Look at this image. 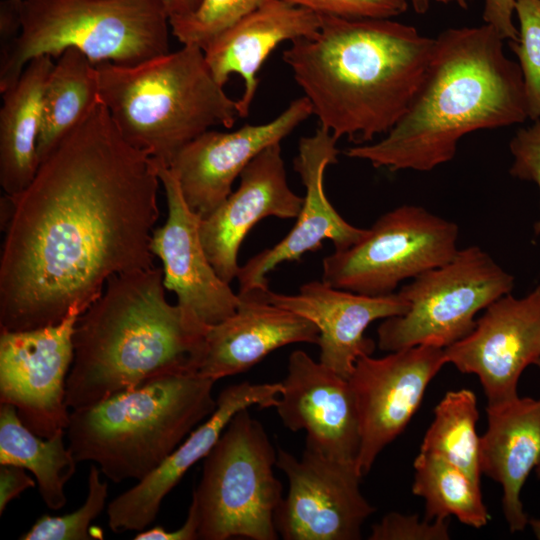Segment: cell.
I'll list each match as a JSON object with an SVG mask.
<instances>
[{"instance_id":"1","label":"cell","mask_w":540,"mask_h":540,"mask_svg":"<svg viewBox=\"0 0 540 540\" xmlns=\"http://www.w3.org/2000/svg\"><path fill=\"white\" fill-rule=\"evenodd\" d=\"M160 183L99 96L31 183L2 198L0 330L56 325L82 314L111 276L154 267Z\"/></svg>"},{"instance_id":"2","label":"cell","mask_w":540,"mask_h":540,"mask_svg":"<svg viewBox=\"0 0 540 540\" xmlns=\"http://www.w3.org/2000/svg\"><path fill=\"white\" fill-rule=\"evenodd\" d=\"M503 40L487 24L441 32L405 114L380 140L344 154L392 172H427L451 161L463 136L523 123V78Z\"/></svg>"},{"instance_id":"3","label":"cell","mask_w":540,"mask_h":540,"mask_svg":"<svg viewBox=\"0 0 540 540\" xmlns=\"http://www.w3.org/2000/svg\"><path fill=\"white\" fill-rule=\"evenodd\" d=\"M322 16L283 60L320 126L337 140L369 143L409 108L428 68L434 38L392 18Z\"/></svg>"},{"instance_id":"4","label":"cell","mask_w":540,"mask_h":540,"mask_svg":"<svg viewBox=\"0 0 540 540\" xmlns=\"http://www.w3.org/2000/svg\"><path fill=\"white\" fill-rule=\"evenodd\" d=\"M163 269L111 276L76 320L66 404L90 407L167 375L198 374L202 329L165 295Z\"/></svg>"},{"instance_id":"5","label":"cell","mask_w":540,"mask_h":540,"mask_svg":"<svg viewBox=\"0 0 540 540\" xmlns=\"http://www.w3.org/2000/svg\"><path fill=\"white\" fill-rule=\"evenodd\" d=\"M96 68L99 96L115 126L157 166L170 167L196 137L213 126L229 129L239 118L237 100L214 79L199 46Z\"/></svg>"},{"instance_id":"6","label":"cell","mask_w":540,"mask_h":540,"mask_svg":"<svg viewBox=\"0 0 540 540\" xmlns=\"http://www.w3.org/2000/svg\"><path fill=\"white\" fill-rule=\"evenodd\" d=\"M216 381L167 375L72 410L66 428L76 461H92L113 483L141 481L157 469L216 409Z\"/></svg>"},{"instance_id":"7","label":"cell","mask_w":540,"mask_h":540,"mask_svg":"<svg viewBox=\"0 0 540 540\" xmlns=\"http://www.w3.org/2000/svg\"><path fill=\"white\" fill-rule=\"evenodd\" d=\"M18 20V34L2 52L0 92L32 59L68 48L95 65H132L170 51L161 0H23Z\"/></svg>"},{"instance_id":"8","label":"cell","mask_w":540,"mask_h":540,"mask_svg":"<svg viewBox=\"0 0 540 540\" xmlns=\"http://www.w3.org/2000/svg\"><path fill=\"white\" fill-rule=\"evenodd\" d=\"M247 409L237 412L204 458L191 506L198 539L276 540L275 512L283 487L275 477L277 450Z\"/></svg>"},{"instance_id":"9","label":"cell","mask_w":540,"mask_h":540,"mask_svg":"<svg viewBox=\"0 0 540 540\" xmlns=\"http://www.w3.org/2000/svg\"><path fill=\"white\" fill-rule=\"evenodd\" d=\"M514 277L479 246L459 249L446 264L400 289L409 307L383 320L378 346L393 352L417 345L446 348L475 327L476 314L511 293Z\"/></svg>"},{"instance_id":"10","label":"cell","mask_w":540,"mask_h":540,"mask_svg":"<svg viewBox=\"0 0 540 540\" xmlns=\"http://www.w3.org/2000/svg\"><path fill=\"white\" fill-rule=\"evenodd\" d=\"M459 228L417 205L381 215L351 247L323 259L322 281L377 296L393 293L408 278L448 263L457 253Z\"/></svg>"},{"instance_id":"11","label":"cell","mask_w":540,"mask_h":540,"mask_svg":"<svg viewBox=\"0 0 540 540\" xmlns=\"http://www.w3.org/2000/svg\"><path fill=\"white\" fill-rule=\"evenodd\" d=\"M79 315L74 311L38 329L0 330V403L16 407L24 425L42 438L66 431L69 424L66 381Z\"/></svg>"},{"instance_id":"12","label":"cell","mask_w":540,"mask_h":540,"mask_svg":"<svg viewBox=\"0 0 540 540\" xmlns=\"http://www.w3.org/2000/svg\"><path fill=\"white\" fill-rule=\"evenodd\" d=\"M278 467L287 477V496L274 517L285 540H357L375 508L360 490L356 465L326 458L305 448L300 459L277 449Z\"/></svg>"},{"instance_id":"13","label":"cell","mask_w":540,"mask_h":540,"mask_svg":"<svg viewBox=\"0 0 540 540\" xmlns=\"http://www.w3.org/2000/svg\"><path fill=\"white\" fill-rule=\"evenodd\" d=\"M447 363L444 348L417 345L380 358L360 357L348 378L360 429L356 467L367 474L380 452L405 429L427 386Z\"/></svg>"},{"instance_id":"14","label":"cell","mask_w":540,"mask_h":540,"mask_svg":"<svg viewBox=\"0 0 540 540\" xmlns=\"http://www.w3.org/2000/svg\"><path fill=\"white\" fill-rule=\"evenodd\" d=\"M444 352L447 363L478 377L487 405L519 396L522 372L540 359V285L524 297L509 293L495 300Z\"/></svg>"},{"instance_id":"15","label":"cell","mask_w":540,"mask_h":540,"mask_svg":"<svg viewBox=\"0 0 540 540\" xmlns=\"http://www.w3.org/2000/svg\"><path fill=\"white\" fill-rule=\"evenodd\" d=\"M168 217L152 234V251L162 262L163 283L177 296L186 319L202 329L232 316L239 296L209 261L199 232L201 216L187 205L169 167L158 166Z\"/></svg>"},{"instance_id":"16","label":"cell","mask_w":540,"mask_h":540,"mask_svg":"<svg viewBox=\"0 0 540 540\" xmlns=\"http://www.w3.org/2000/svg\"><path fill=\"white\" fill-rule=\"evenodd\" d=\"M312 115L309 100H293L274 119L234 131L208 130L188 143L169 167L190 209L206 217L232 192L245 167L267 147L281 143Z\"/></svg>"},{"instance_id":"17","label":"cell","mask_w":540,"mask_h":540,"mask_svg":"<svg viewBox=\"0 0 540 540\" xmlns=\"http://www.w3.org/2000/svg\"><path fill=\"white\" fill-rule=\"evenodd\" d=\"M274 407L284 426L306 432V447L326 458L356 465L359 419L348 379L302 350L288 359L287 374Z\"/></svg>"},{"instance_id":"18","label":"cell","mask_w":540,"mask_h":540,"mask_svg":"<svg viewBox=\"0 0 540 540\" xmlns=\"http://www.w3.org/2000/svg\"><path fill=\"white\" fill-rule=\"evenodd\" d=\"M337 139L319 126L313 135L302 137L294 170L305 187V196L297 221L291 231L273 247L267 248L240 266L237 279L239 292L267 288V274L279 264L300 261L310 251L330 240L334 251L345 250L357 243L367 229L347 222L328 200L324 189L326 168L337 163Z\"/></svg>"},{"instance_id":"19","label":"cell","mask_w":540,"mask_h":540,"mask_svg":"<svg viewBox=\"0 0 540 540\" xmlns=\"http://www.w3.org/2000/svg\"><path fill=\"white\" fill-rule=\"evenodd\" d=\"M303 201L288 184L280 143L259 153L240 174L237 190L200 221L205 253L220 278L230 284L237 277L239 248L256 223L297 218Z\"/></svg>"},{"instance_id":"20","label":"cell","mask_w":540,"mask_h":540,"mask_svg":"<svg viewBox=\"0 0 540 540\" xmlns=\"http://www.w3.org/2000/svg\"><path fill=\"white\" fill-rule=\"evenodd\" d=\"M281 390V382L245 381L224 388L214 412L157 469L109 503V528L115 533L144 530L156 518L165 496L192 465L207 456L233 416L254 405L275 407Z\"/></svg>"},{"instance_id":"21","label":"cell","mask_w":540,"mask_h":540,"mask_svg":"<svg viewBox=\"0 0 540 540\" xmlns=\"http://www.w3.org/2000/svg\"><path fill=\"white\" fill-rule=\"evenodd\" d=\"M267 299L313 322L319 329V362L348 379L355 363L371 355L374 342L364 336L375 320L404 314L409 304L400 292L386 295H365L325 282L303 284L295 294H282L266 289Z\"/></svg>"},{"instance_id":"22","label":"cell","mask_w":540,"mask_h":540,"mask_svg":"<svg viewBox=\"0 0 540 540\" xmlns=\"http://www.w3.org/2000/svg\"><path fill=\"white\" fill-rule=\"evenodd\" d=\"M268 288L238 292L236 312L207 328L199 375L217 381L247 371L280 347L318 344L317 326L271 303L265 295Z\"/></svg>"},{"instance_id":"23","label":"cell","mask_w":540,"mask_h":540,"mask_svg":"<svg viewBox=\"0 0 540 540\" xmlns=\"http://www.w3.org/2000/svg\"><path fill=\"white\" fill-rule=\"evenodd\" d=\"M322 16L285 0H270L215 36L204 48L206 63L214 79L224 87L238 74L244 90L237 100L244 118L254 101L257 73L272 51L285 41L314 35Z\"/></svg>"},{"instance_id":"24","label":"cell","mask_w":540,"mask_h":540,"mask_svg":"<svg viewBox=\"0 0 540 540\" xmlns=\"http://www.w3.org/2000/svg\"><path fill=\"white\" fill-rule=\"evenodd\" d=\"M487 428L480 436L481 473L502 487V510L512 533L529 523L521 491L540 466V398L519 397L487 405Z\"/></svg>"},{"instance_id":"25","label":"cell","mask_w":540,"mask_h":540,"mask_svg":"<svg viewBox=\"0 0 540 540\" xmlns=\"http://www.w3.org/2000/svg\"><path fill=\"white\" fill-rule=\"evenodd\" d=\"M52 58L32 59L17 81L1 92L0 185L10 197L31 183L39 167L37 144L45 87L55 63Z\"/></svg>"},{"instance_id":"26","label":"cell","mask_w":540,"mask_h":540,"mask_svg":"<svg viewBox=\"0 0 540 540\" xmlns=\"http://www.w3.org/2000/svg\"><path fill=\"white\" fill-rule=\"evenodd\" d=\"M59 432L42 438L28 429L13 405L0 406V465L28 469L36 477L45 505L59 510L66 504L65 484L76 472L77 461Z\"/></svg>"},{"instance_id":"27","label":"cell","mask_w":540,"mask_h":540,"mask_svg":"<svg viewBox=\"0 0 540 540\" xmlns=\"http://www.w3.org/2000/svg\"><path fill=\"white\" fill-rule=\"evenodd\" d=\"M98 98L96 65L76 48L66 49L54 63L45 87L37 144L39 164L79 124Z\"/></svg>"},{"instance_id":"28","label":"cell","mask_w":540,"mask_h":540,"mask_svg":"<svg viewBox=\"0 0 540 540\" xmlns=\"http://www.w3.org/2000/svg\"><path fill=\"white\" fill-rule=\"evenodd\" d=\"M412 492L425 501V517L447 519L479 529L490 516L483 502L480 485L445 459L421 452L414 460Z\"/></svg>"},{"instance_id":"29","label":"cell","mask_w":540,"mask_h":540,"mask_svg":"<svg viewBox=\"0 0 540 540\" xmlns=\"http://www.w3.org/2000/svg\"><path fill=\"white\" fill-rule=\"evenodd\" d=\"M478 418L473 391L447 392L434 409V418L424 435L420 451L445 459L480 485Z\"/></svg>"},{"instance_id":"30","label":"cell","mask_w":540,"mask_h":540,"mask_svg":"<svg viewBox=\"0 0 540 540\" xmlns=\"http://www.w3.org/2000/svg\"><path fill=\"white\" fill-rule=\"evenodd\" d=\"M101 471L92 464L88 475V494L81 507L62 516H41L21 540H89L91 522L103 511L108 497V483L100 479Z\"/></svg>"},{"instance_id":"31","label":"cell","mask_w":540,"mask_h":540,"mask_svg":"<svg viewBox=\"0 0 540 540\" xmlns=\"http://www.w3.org/2000/svg\"><path fill=\"white\" fill-rule=\"evenodd\" d=\"M270 0H202L189 16L170 20L173 36L182 45L204 48L215 36Z\"/></svg>"},{"instance_id":"32","label":"cell","mask_w":540,"mask_h":540,"mask_svg":"<svg viewBox=\"0 0 540 540\" xmlns=\"http://www.w3.org/2000/svg\"><path fill=\"white\" fill-rule=\"evenodd\" d=\"M517 41H509L517 56L528 119L540 120V0H516Z\"/></svg>"},{"instance_id":"33","label":"cell","mask_w":540,"mask_h":540,"mask_svg":"<svg viewBox=\"0 0 540 540\" xmlns=\"http://www.w3.org/2000/svg\"><path fill=\"white\" fill-rule=\"evenodd\" d=\"M450 518L421 520L418 515L387 513L371 528L369 540H447Z\"/></svg>"},{"instance_id":"34","label":"cell","mask_w":540,"mask_h":540,"mask_svg":"<svg viewBox=\"0 0 540 540\" xmlns=\"http://www.w3.org/2000/svg\"><path fill=\"white\" fill-rule=\"evenodd\" d=\"M319 15L349 19L393 18L406 12L407 0H285Z\"/></svg>"},{"instance_id":"35","label":"cell","mask_w":540,"mask_h":540,"mask_svg":"<svg viewBox=\"0 0 540 540\" xmlns=\"http://www.w3.org/2000/svg\"><path fill=\"white\" fill-rule=\"evenodd\" d=\"M514 158L509 170L513 177L534 182L540 192V120L520 128L509 143ZM540 232V221L536 226Z\"/></svg>"},{"instance_id":"36","label":"cell","mask_w":540,"mask_h":540,"mask_svg":"<svg viewBox=\"0 0 540 540\" xmlns=\"http://www.w3.org/2000/svg\"><path fill=\"white\" fill-rule=\"evenodd\" d=\"M516 0H484L483 20L508 41H517L518 29L513 22Z\"/></svg>"},{"instance_id":"37","label":"cell","mask_w":540,"mask_h":540,"mask_svg":"<svg viewBox=\"0 0 540 540\" xmlns=\"http://www.w3.org/2000/svg\"><path fill=\"white\" fill-rule=\"evenodd\" d=\"M35 481L25 468L16 465H0V514L10 501L19 497L26 489L33 488Z\"/></svg>"},{"instance_id":"38","label":"cell","mask_w":540,"mask_h":540,"mask_svg":"<svg viewBox=\"0 0 540 540\" xmlns=\"http://www.w3.org/2000/svg\"><path fill=\"white\" fill-rule=\"evenodd\" d=\"M135 540H196L198 539V520L194 508L190 505L187 519L184 524L174 531H167L161 526H156L139 532Z\"/></svg>"},{"instance_id":"39","label":"cell","mask_w":540,"mask_h":540,"mask_svg":"<svg viewBox=\"0 0 540 540\" xmlns=\"http://www.w3.org/2000/svg\"><path fill=\"white\" fill-rule=\"evenodd\" d=\"M170 20L189 16L200 6L202 0H161Z\"/></svg>"},{"instance_id":"40","label":"cell","mask_w":540,"mask_h":540,"mask_svg":"<svg viewBox=\"0 0 540 540\" xmlns=\"http://www.w3.org/2000/svg\"><path fill=\"white\" fill-rule=\"evenodd\" d=\"M408 3L412 6L413 10L418 14H425L429 7L431 0H407ZM436 2L448 5L455 4L461 9H468L472 0H434Z\"/></svg>"},{"instance_id":"41","label":"cell","mask_w":540,"mask_h":540,"mask_svg":"<svg viewBox=\"0 0 540 540\" xmlns=\"http://www.w3.org/2000/svg\"><path fill=\"white\" fill-rule=\"evenodd\" d=\"M528 525L531 527L535 537L540 540V519H529Z\"/></svg>"},{"instance_id":"42","label":"cell","mask_w":540,"mask_h":540,"mask_svg":"<svg viewBox=\"0 0 540 540\" xmlns=\"http://www.w3.org/2000/svg\"><path fill=\"white\" fill-rule=\"evenodd\" d=\"M23 0H6V2L16 11H18Z\"/></svg>"},{"instance_id":"43","label":"cell","mask_w":540,"mask_h":540,"mask_svg":"<svg viewBox=\"0 0 540 540\" xmlns=\"http://www.w3.org/2000/svg\"><path fill=\"white\" fill-rule=\"evenodd\" d=\"M535 472L537 474V477L540 479V466L535 469Z\"/></svg>"},{"instance_id":"44","label":"cell","mask_w":540,"mask_h":540,"mask_svg":"<svg viewBox=\"0 0 540 540\" xmlns=\"http://www.w3.org/2000/svg\"><path fill=\"white\" fill-rule=\"evenodd\" d=\"M536 365L540 368V359L538 360V362L536 363Z\"/></svg>"}]
</instances>
